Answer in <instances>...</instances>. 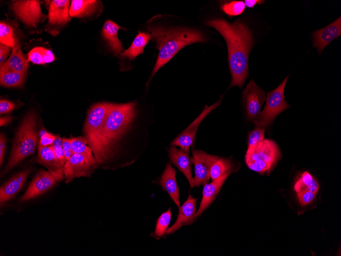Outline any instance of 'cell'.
Instances as JSON below:
<instances>
[{
    "mask_svg": "<svg viewBox=\"0 0 341 256\" xmlns=\"http://www.w3.org/2000/svg\"><path fill=\"white\" fill-rule=\"evenodd\" d=\"M172 213L170 208L161 215L157 220L154 236L157 238L161 237L166 234L168 226L171 220Z\"/></svg>",
    "mask_w": 341,
    "mask_h": 256,
    "instance_id": "4dcf8cb0",
    "label": "cell"
},
{
    "mask_svg": "<svg viewBox=\"0 0 341 256\" xmlns=\"http://www.w3.org/2000/svg\"><path fill=\"white\" fill-rule=\"evenodd\" d=\"M10 47L0 43V64L2 65L6 62V60L10 50Z\"/></svg>",
    "mask_w": 341,
    "mask_h": 256,
    "instance_id": "f35d334b",
    "label": "cell"
},
{
    "mask_svg": "<svg viewBox=\"0 0 341 256\" xmlns=\"http://www.w3.org/2000/svg\"><path fill=\"white\" fill-rule=\"evenodd\" d=\"M288 76L275 89L267 93L263 110L257 115L254 122L256 127H266L281 112L290 107L284 98V88Z\"/></svg>",
    "mask_w": 341,
    "mask_h": 256,
    "instance_id": "8992f818",
    "label": "cell"
},
{
    "mask_svg": "<svg viewBox=\"0 0 341 256\" xmlns=\"http://www.w3.org/2000/svg\"><path fill=\"white\" fill-rule=\"evenodd\" d=\"M71 147L74 153L82 155L86 162L92 167L96 169L99 165L93 155L91 148L87 145V141L84 136L70 138Z\"/></svg>",
    "mask_w": 341,
    "mask_h": 256,
    "instance_id": "603a6c76",
    "label": "cell"
},
{
    "mask_svg": "<svg viewBox=\"0 0 341 256\" xmlns=\"http://www.w3.org/2000/svg\"><path fill=\"white\" fill-rule=\"evenodd\" d=\"M215 29L227 43L228 62L232 80L229 87L241 88L248 75V61L254 39L252 31L240 19L231 24L221 18L209 20L206 22Z\"/></svg>",
    "mask_w": 341,
    "mask_h": 256,
    "instance_id": "6da1fadb",
    "label": "cell"
},
{
    "mask_svg": "<svg viewBox=\"0 0 341 256\" xmlns=\"http://www.w3.org/2000/svg\"><path fill=\"white\" fill-rule=\"evenodd\" d=\"M265 129V127H257L249 133L248 147L255 145L264 139Z\"/></svg>",
    "mask_w": 341,
    "mask_h": 256,
    "instance_id": "836d02e7",
    "label": "cell"
},
{
    "mask_svg": "<svg viewBox=\"0 0 341 256\" xmlns=\"http://www.w3.org/2000/svg\"><path fill=\"white\" fill-rule=\"evenodd\" d=\"M229 174L224 175L210 183L204 185L202 192V199L197 212L195 213L193 221H194L212 203L216 196L220 191L223 184L228 178Z\"/></svg>",
    "mask_w": 341,
    "mask_h": 256,
    "instance_id": "ffe728a7",
    "label": "cell"
},
{
    "mask_svg": "<svg viewBox=\"0 0 341 256\" xmlns=\"http://www.w3.org/2000/svg\"><path fill=\"white\" fill-rule=\"evenodd\" d=\"M11 7L17 17L30 27H36L46 18L42 13L39 1H13Z\"/></svg>",
    "mask_w": 341,
    "mask_h": 256,
    "instance_id": "ba28073f",
    "label": "cell"
},
{
    "mask_svg": "<svg viewBox=\"0 0 341 256\" xmlns=\"http://www.w3.org/2000/svg\"><path fill=\"white\" fill-rule=\"evenodd\" d=\"M15 107L14 103L5 100H1L0 101V113L4 114L9 113L13 110Z\"/></svg>",
    "mask_w": 341,
    "mask_h": 256,
    "instance_id": "8d00e7d4",
    "label": "cell"
},
{
    "mask_svg": "<svg viewBox=\"0 0 341 256\" xmlns=\"http://www.w3.org/2000/svg\"><path fill=\"white\" fill-rule=\"evenodd\" d=\"M62 148L65 159L67 160L74 154L71 149L70 138L62 139Z\"/></svg>",
    "mask_w": 341,
    "mask_h": 256,
    "instance_id": "74e56055",
    "label": "cell"
},
{
    "mask_svg": "<svg viewBox=\"0 0 341 256\" xmlns=\"http://www.w3.org/2000/svg\"><path fill=\"white\" fill-rule=\"evenodd\" d=\"M159 183L162 189L167 192L170 198L179 208L180 206V194L176 181V170L169 162L166 165L165 170L160 177Z\"/></svg>",
    "mask_w": 341,
    "mask_h": 256,
    "instance_id": "44dd1931",
    "label": "cell"
},
{
    "mask_svg": "<svg viewBox=\"0 0 341 256\" xmlns=\"http://www.w3.org/2000/svg\"><path fill=\"white\" fill-rule=\"evenodd\" d=\"M235 171V166L231 160L218 158L211 167L210 178L213 181L224 175H229Z\"/></svg>",
    "mask_w": 341,
    "mask_h": 256,
    "instance_id": "83f0119b",
    "label": "cell"
},
{
    "mask_svg": "<svg viewBox=\"0 0 341 256\" xmlns=\"http://www.w3.org/2000/svg\"><path fill=\"white\" fill-rule=\"evenodd\" d=\"M341 35V17L312 33L313 47L316 48L320 54L331 41Z\"/></svg>",
    "mask_w": 341,
    "mask_h": 256,
    "instance_id": "9a60e30c",
    "label": "cell"
},
{
    "mask_svg": "<svg viewBox=\"0 0 341 256\" xmlns=\"http://www.w3.org/2000/svg\"><path fill=\"white\" fill-rule=\"evenodd\" d=\"M37 149V156L34 161L46 168L58 181H61L64 177V164L57 158L52 146H42L38 145Z\"/></svg>",
    "mask_w": 341,
    "mask_h": 256,
    "instance_id": "4fadbf2b",
    "label": "cell"
},
{
    "mask_svg": "<svg viewBox=\"0 0 341 256\" xmlns=\"http://www.w3.org/2000/svg\"><path fill=\"white\" fill-rule=\"evenodd\" d=\"M222 99H219L211 106L206 105L200 115L174 141L171 145L178 146L180 150L188 153L190 147H193L196 133L199 125L205 117L212 110L215 109L221 103Z\"/></svg>",
    "mask_w": 341,
    "mask_h": 256,
    "instance_id": "9c48e42d",
    "label": "cell"
},
{
    "mask_svg": "<svg viewBox=\"0 0 341 256\" xmlns=\"http://www.w3.org/2000/svg\"><path fill=\"white\" fill-rule=\"evenodd\" d=\"M56 137V136L45 132L41 135L38 145L42 146H51L53 144Z\"/></svg>",
    "mask_w": 341,
    "mask_h": 256,
    "instance_id": "d590c367",
    "label": "cell"
},
{
    "mask_svg": "<svg viewBox=\"0 0 341 256\" xmlns=\"http://www.w3.org/2000/svg\"><path fill=\"white\" fill-rule=\"evenodd\" d=\"M0 43L10 48L15 47L13 29L9 25L3 22L0 24Z\"/></svg>",
    "mask_w": 341,
    "mask_h": 256,
    "instance_id": "1f68e13d",
    "label": "cell"
},
{
    "mask_svg": "<svg viewBox=\"0 0 341 256\" xmlns=\"http://www.w3.org/2000/svg\"><path fill=\"white\" fill-rule=\"evenodd\" d=\"M135 103L116 104L100 133L92 152L99 165L106 164L117 154L118 143L135 115Z\"/></svg>",
    "mask_w": 341,
    "mask_h": 256,
    "instance_id": "7a4b0ae2",
    "label": "cell"
},
{
    "mask_svg": "<svg viewBox=\"0 0 341 256\" xmlns=\"http://www.w3.org/2000/svg\"><path fill=\"white\" fill-rule=\"evenodd\" d=\"M115 105L107 102L99 103L92 105L89 110L84 132L91 149L96 143L105 123Z\"/></svg>",
    "mask_w": 341,
    "mask_h": 256,
    "instance_id": "52a82bcc",
    "label": "cell"
},
{
    "mask_svg": "<svg viewBox=\"0 0 341 256\" xmlns=\"http://www.w3.org/2000/svg\"><path fill=\"white\" fill-rule=\"evenodd\" d=\"M169 158L172 163L185 176L190 187H194L195 186L194 180L192 177L191 172V165L193 161L189 154L172 146L169 150Z\"/></svg>",
    "mask_w": 341,
    "mask_h": 256,
    "instance_id": "ac0fdd59",
    "label": "cell"
},
{
    "mask_svg": "<svg viewBox=\"0 0 341 256\" xmlns=\"http://www.w3.org/2000/svg\"><path fill=\"white\" fill-rule=\"evenodd\" d=\"M69 1H52L48 8V24L58 26L69 22L71 18L69 15Z\"/></svg>",
    "mask_w": 341,
    "mask_h": 256,
    "instance_id": "e0dca14e",
    "label": "cell"
},
{
    "mask_svg": "<svg viewBox=\"0 0 341 256\" xmlns=\"http://www.w3.org/2000/svg\"><path fill=\"white\" fill-rule=\"evenodd\" d=\"M151 38V35L150 33L139 32L130 46L123 51L120 55L131 60L134 59L138 55L142 54L144 47Z\"/></svg>",
    "mask_w": 341,
    "mask_h": 256,
    "instance_id": "d4e9b609",
    "label": "cell"
},
{
    "mask_svg": "<svg viewBox=\"0 0 341 256\" xmlns=\"http://www.w3.org/2000/svg\"><path fill=\"white\" fill-rule=\"evenodd\" d=\"M57 181L56 177L48 171H39L20 197L19 202H26L42 195L53 188Z\"/></svg>",
    "mask_w": 341,
    "mask_h": 256,
    "instance_id": "30bf717a",
    "label": "cell"
},
{
    "mask_svg": "<svg viewBox=\"0 0 341 256\" xmlns=\"http://www.w3.org/2000/svg\"><path fill=\"white\" fill-rule=\"evenodd\" d=\"M119 29H124L111 20L104 23L102 35L107 42L110 50L115 55H120L124 50L122 44L119 40L117 32Z\"/></svg>",
    "mask_w": 341,
    "mask_h": 256,
    "instance_id": "7402d4cb",
    "label": "cell"
},
{
    "mask_svg": "<svg viewBox=\"0 0 341 256\" xmlns=\"http://www.w3.org/2000/svg\"><path fill=\"white\" fill-rule=\"evenodd\" d=\"M279 157L280 151L277 145L272 140L263 139L248 148L245 161L249 169L262 174L269 172Z\"/></svg>",
    "mask_w": 341,
    "mask_h": 256,
    "instance_id": "5b68a950",
    "label": "cell"
},
{
    "mask_svg": "<svg viewBox=\"0 0 341 256\" xmlns=\"http://www.w3.org/2000/svg\"><path fill=\"white\" fill-rule=\"evenodd\" d=\"M197 199L189 195L187 200L179 207V213L175 223L167 229L166 234L170 235L179 229L183 225L192 223L196 211Z\"/></svg>",
    "mask_w": 341,
    "mask_h": 256,
    "instance_id": "d6986e66",
    "label": "cell"
},
{
    "mask_svg": "<svg viewBox=\"0 0 341 256\" xmlns=\"http://www.w3.org/2000/svg\"><path fill=\"white\" fill-rule=\"evenodd\" d=\"M191 152L194 166L195 186L205 185L209 181L211 166L219 157L198 150L192 149Z\"/></svg>",
    "mask_w": 341,
    "mask_h": 256,
    "instance_id": "7c38bea8",
    "label": "cell"
},
{
    "mask_svg": "<svg viewBox=\"0 0 341 256\" xmlns=\"http://www.w3.org/2000/svg\"><path fill=\"white\" fill-rule=\"evenodd\" d=\"M12 121V117L10 116H6L1 117L0 119V126H5L8 125Z\"/></svg>",
    "mask_w": 341,
    "mask_h": 256,
    "instance_id": "b9f144b4",
    "label": "cell"
},
{
    "mask_svg": "<svg viewBox=\"0 0 341 256\" xmlns=\"http://www.w3.org/2000/svg\"><path fill=\"white\" fill-rule=\"evenodd\" d=\"M26 75L12 71L3 64L0 68V83L5 87L21 86L25 80Z\"/></svg>",
    "mask_w": 341,
    "mask_h": 256,
    "instance_id": "4316f807",
    "label": "cell"
},
{
    "mask_svg": "<svg viewBox=\"0 0 341 256\" xmlns=\"http://www.w3.org/2000/svg\"><path fill=\"white\" fill-rule=\"evenodd\" d=\"M36 126V113L31 110L25 115L16 133L9 161L1 177L34 152L37 142Z\"/></svg>",
    "mask_w": 341,
    "mask_h": 256,
    "instance_id": "277c9868",
    "label": "cell"
},
{
    "mask_svg": "<svg viewBox=\"0 0 341 256\" xmlns=\"http://www.w3.org/2000/svg\"><path fill=\"white\" fill-rule=\"evenodd\" d=\"M30 172V169L22 170L14 175L1 187L0 204L1 206L12 199L19 192Z\"/></svg>",
    "mask_w": 341,
    "mask_h": 256,
    "instance_id": "2e32d148",
    "label": "cell"
},
{
    "mask_svg": "<svg viewBox=\"0 0 341 256\" xmlns=\"http://www.w3.org/2000/svg\"><path fill=\"white\" fill-rule=\"evenodd\" d=\"M94 169L82 155L74 153L66 160L63 167L65 182L68 183L76 178L89 176Z\"/></svg>",
    "mask_w": 341,
    "mask_h": 256,
    "instance_id": "5bb4252c",
    "label": "cell"
},
{
    "mask_svg": "<svg viewBox=\"0 0 341 256\" xmlns=\"http://www.w3.org/2000/svg\"><path fill=\"white\" fill-rule=\"evenodd\" d=\"M29 61L21 49L15 46L8 60L3 64L12 71L26 74Z\"/></svg>",
    "mask_w": 341,
    "mask_h": 256,
    "instance_id": "484cf974",
    "label": "cell"
},
{
    "mask_svg": "<svg viewBox=\"0 0 341 256\" xmlns=\"http://www.w3.org/2000/svg\"><path fill=\"white\" fill-rule=\"evenodd\" d=\"M99 1L95 0H72L69 8L71 17H83L94 13L98 7Z\"/></svg>",
    "mask_w": 341,
    "mask_h": 256,
    "instance_id": "cb8c5ba5",
    "label": "cell"
},
{
    "mask_svg": "<svg viewBox=\"0 0 341 256\" xmlns=\"http://www.w3.org/2000/svg\"><path fill=\"white\" fill-rule=\"evenodd\" d=\"M55 58V56L51 50L41 46L33 48L28 55V60L36 64L50 63L53 62Z\"/></svg>",
    "mask_w": 341,
    "mask_h": 256,
    "instance_id": "f546056e",
    "label": "cell"
},
{
    "mask_svg": "<svg viewBox=\"0 0 341 256\" xmlns=\"http://www.w3.org/2000/svg\"><path fill=\"white\" fill-rule=\"evenodd\" d=\"M319 188L318 181L309 172L305 171L295 182L294 190L297 193L302 191H308L315 195Z\"/></svg>",
    "mask_w": 341,
    "mask_h": 256,
    "instance_id": "f1b7e54d",
    "label": "cell"
},
{
    "mask_svg": "<svg viewBox=\"0 0 341 256\" xmlns=\"http://www.w3.org/2000/svg\"><path fill=\"white\" fill-rule=\"evenodd\" d=\"M151 38L156 41L159 53L151 79L185 46L206 41L200 31L184 28H166L161 26H149Z\"/></svg>",
    "mask_w": 341,
    "mask_h": 256,
    "instance_id": "3957f363",
    "label": "cell"
},
{
    "mask_svg": "<svg viewBox=\"0 0 341 256\" xmlns=\"http://www.w3.org/2000/svg\"><path fill=\"white\" fill-rule=\"evenodd\" d=\"M242 99L250 120H255L265 100V92L259 87L253 80L247 84L242 92Z\"/></svg>",
    "mask_w": 341,
    "mask_h": 256,
    "instance_id": "8fae6325",
    "label": "cell"
},
{
    "mask_svg": "<svg viewBox=\"0 0 341 256\" xmlns=\"http://www.w3.org/2000/svg\"><path fill=\"white\" fill-rule=\"evenodd\" d=\"M245 7L244 1H234L225 3L221 6V8L226 14L231 16L242 14Z\"/></svg>",
    "mask_w": 341,
    "mask_h": 256,
    "instance_id": "d6a6232c",
    "label": "cell"
},
{
    "mask_svg": "<svg viewBox=\"0 0 341 256\" xmlns=\"http://www.w3.org/2000/svg\"><path fill=\"white\" fill-rule=\"evenodd\" d=\"M6 147V139L5 136L1 134L0 135V165H2L4 160Z\"/></svg>",
    "mask_w": 341,
    "mask_h": 256,
    "instance_id": "ab89813d",
    "label": "cell"
},
{
    "mask_svg": "<svg viewBox=\"0 0 341 256\" xmlns=\"http://www.w3.org/2000/svg\"><path fill=\"white\" fill-rule=\"evenodd\" d=\"M297 194L299 202L302 206L311 203L315 198V194L308 191H302Z\"/></svg>",
    "mask_w": 341,
    "mask_h": 256,
    "instance_id": "e575fe53",
    "label": "cell"
},
{
    "mask_svg": "<svg viewBox=\"0 0 341 256\" xmlns=\"http://www.w3.org/2000/svg\"><path fill=\"white\" fill-rule=\"evenodd\" d=\"M264 1L259 0H245L244 1L245 6L249 8H253L256 4H260L263 3Z\"/></svg>",
    "mask_w": 341,
    "mask_h": 256,
    "instance_id": "60d3db41",
    "label": "cell"
}]
</instances>
